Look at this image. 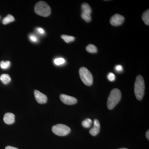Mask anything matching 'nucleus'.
I'll return each instance as SVG.
<instances>
[{"mask_svg": "<svg viewBox=\"0 0 149 149\" xmlns=\"http://www.w3.org/2000/svg\"><path fill=\"white\" fill-rule=\"evenodd\" d=\"M121 98V93L120 90L114 88L111 91L108 98L107 107L108 109H112L120 102Z\"/></svg>", "mask_w": 149, "mask_h": 149, "instance_id": "f257e3e1", "label": "nucleus"}, {"mask_svg": "<svg viewBox=\"0 0 149 149\" xmlns=\"http://www.w3.org/2000/svg\"><path fill=\"white\" fill-rule=\"evenodd\" d=\"M145 82L143 77L139 75L136 77L134 86V93L137 100L140 101L143 97L145 93Z\"/></svg>", "mask_w": 149, "mask_h": 149, "instance_id": "f03ea898", "label": "nucleus"}, {"mask_svg": "<svg viewBox=\"0 0 149 149\" xmlns=\"http://www.w3.org/2000/svg\"><path fill=\"white\" fill-rule=\"evenodd\" d=\"M35 11L38 15L46 17L50 15L51 9L49 6L45 2L40 1L35 5Z\"/></svg>", "mask_w": 149, "mask_h": 149, "instance_id": "7ed1b4c3", "label": "nucleus"}, {"mask_svg": "<svg viewBox=\"0 0 149 149\" xmlns=\"http://www.w3.org/2000/svg\"><path fill=\"white\" fill-rule=\"evenodd\" d=\"M79 72L80 79L85 85L87 86H91L93 84V75L86 68L84 67L80 68Z\"/></svg>", "mask_w": 149, "mask_h": 149, "instance_id": "20e7f679", "label": "nucleus"}, {"mask_svg": "<svg viewBox=\"0 0 149 149\" xmlns=\"http://www.w3.org/2000/svg\"><path fill=\"white\" fill-rule=\"evenodd\" d=\"M52 131L57 136H63L68 135L71 131V129L66 125L58 124L53 126Z\"/></svg>", "mask_w": 149, "mask_h": 149, "instance_id": "39448f33", "label": "nucleus"}, {"mask_svg": "<svg viewBox=\"0 0 149 149\" xmlns=\"http://www.w3.org/2000/svg\"><path fill=\"white\" fill-rule=\"evenodd\" d=\"M81 17L86 22H90L92 19L91 14L92 13V9L91 6L87 3H84L81 6Z\"/></svg>", "mask_w": 149, "mask_h": 149, "instance_id": "423d86ee", "label": "nucleus"}, {"mask_svg": "<svg viewBox=\"0 0 149 149\" xmlns=\"http://www.w3.org/2000/svg\"><path fill=\"white\" fill-rule=\"evenodd\" d=\"M125 20L124 17L120 15L116 14L111 17L110 22L113 26H117L123 24Z\"/></svg>", "mask_w": 149, "mask_h": 149, "instance_id": "0eeeda50", "label": "nucleus"}, {"mask_svg": "<svg viewBox=\"0 0 149 149\" xmlns=\"http://www.w3.org/2000/svg\"><path fill=\"white\" fill-rule=\"evenodd\" d=\"M60 98L63 103L67 105L74 104L77 102V99L74 97L65 94L61 95L60 96Z\"/></svg>", "mask_w": 149, "mask_h": 149, "instance_id": "6e6552de", "label": "nucleus"}, {"mask_svg": "<svg viewBox=\"0 0 149 149\" xmlns=\"http://www.w3.org/2000/svg\"><path fill=\"white\" fill-rule=\"evenodd\" d=\"M34 95L36 101L39 104H43L47 102V97L45 94H43L37 90H35L34 91Z\"/></svg>", "mask_w": 149, "mask_h": 149, "instance_id": "1a4fd4ad", "label": "nucleus"}, {"mask_svg": "<svg viewBox=\"0 0 149 149\" xmlns=\"http://www.w3.org/2000/svg\"><path fill=\"white\" fill-rule=\"evenodd\" d=\"M100 124L97 119L94 120V126L90 130V133L92 136H97L100 133Z\"/></svg>", "mask_w": 149, "mask_h": 149, "instance_id": "9d476101", "label": "nucleus"}, {"mask_svg": "<svg viewBox=\"0 0 149 149\" xmlns=\"http://www.w3.org/2000/svg\"><path fill=\"white\" fill-rule=\"evenodd\" d=\"M15 116L13 113H7L4 115L3 120L6 124L10 125L15 122Z\"/></svg>", "mask_w": 149, "mask_h": 149, "instance_id": "9b49d317", "label": "nucleus"}, {"mask_svg": "<svg viewBox=\"0 0 149 149\" xmlns=\"http://www.w3.org/2000/svg\"><path fill=\"white\" fill-rule=\"evenodd\" d=\"M0 80L4 84L7 85L10 82L11 80L9 74H3L0 76Z\"/></svg>", "mask_w": 149, "mask_h": 149, "instance_id": "f8f14e48", "label": "nucleus"}, {"mask_svg": "<svg viewBox=\"0 0 149 149\" xmlns=\"http://www.w3.org/2000/svg\"><path fill=\"white\" fill-rule=\"evenodd\" d=\"M15 21V18L11 15L9 14L3 18L2 20V23L3 24H7Z\"/></svg>", "mask_w": 149, "mask_h": 149, "instance_id": "ddd939ff", "label": "nucleus"}, {"mask_svg": "<svg viewBox=\"0 0 149 149\" xmlns=\"http://www.w3.org/2000/svg\"><path fill=\"white\" fill-rule=\"evenodd\" d=\"M142 19L145 22V24L147 25H149V10H146L144 12L142 15Z\"/></svg>", "mask_w": 149, "mask_h": 149, "instance_id": "4468645a", "label": "nucleus"}, {"mask_svg": "<svg viewBox=\"0 0 149 149\" xmlns=\"http://www.w3.org/2000/svg\"><path fill=\"white\" fill-rule=\"evenodd\" d=\"M86 51L90 53H96L97 52V47L92 44L88 45L86 47Z\"/></svg>", "mask_w": 149, "mask_h": 149, "instance_id": "2eb2a0df", "label": "nucleus"}, {"mask_svg": "<svg viewBox=\"0 0 149 149\" xmlns=\"http://www.w3.org/2000/svg\"><path fill=\"white\" fill-rule=\"evenodd\" d=\"M61 37L63 40H64L65 42L67 43L73 42L75 40V37L73 36H69V35H61Z\"/></svg>", "mask_w": 149, "mask_h": 149, "instance_id": "dca6fc26", "label": "nucleus"}, {"mask_svg": "<svg viewBox=\"0 0 149 149\" xmlns=\"http://www.w3.org/2000/svg\"><path fill=\"white\" fill-rule=\"evenodd\" d=\"M92 120L90 118H87L82 122V124L83 127L89 128L91 127L92 124Z\"/></svg>", "mask_w": 149, "mask_h": 149, "instance_id": "f3484780", "label": "nucleus"}, {"mask_svg": "<svg viewBox=\"0 0 149 149\" xmlns=\"http://www.w3.org/2000/svg\"><path fill=\"white\" fill-rule=\"evenodd\" d=\"M54 63L56 65H61L64 64L65 62V60L63 58H58L54 60Z\"/></svg>", "mask_w": 149, "mask_h": 149, "instance_id": "a211bd4d", "label": "nucleus"}, {"mask_svg": "<svg viewBox=\"0 0 149 149\" xmlns=\"http://www.w3.org/2000/svg\"><path fill=\"white\" fill-rule=\"evenodd\" d=\"M11 63L10 61H1L0 63V67L3 69H6L10 66Z\"/></svg>", "mask_w": 149, "mask_h": 149, "instance_id": "6ab92c4d", "label": "nucleus"}, {"mask_svg": "<svg viewBox=\"0 0 149 149\" xmlns=\"http://www.w3.org/2000/svg\"><path fill=\"white\" fill-rule=\"evenodd\" d=\"M107 78L110 81L113 82L115 80V75L112 72H110L107 75Z\"/></svg>", "mask_w": 149, "mask_h": 149, "instance_id": "aec40b11", "label": "nucleus"}, {"mask_svg": "<svg viewBox=\"0 0 149 149\" xmlns=\"http://www.w3.org/2000/svg\"><path fill=\"white\" fill-rule=\"evenodd\" d=\"M29 39L31 42H38V39L37 37L35 35H29Z\"/></svg>", "mask_w": 149, "mask_h": 149, "instance_id": "412c9836", "label": "nucleus"}, {"mask_svg": "<svg viewBox=\"0 0 149 149\" xmlns=\"http://www.w3.org/2000/svg\"><path fill=\"white\" fill-rule=\"evenodd\" d=\"M37 33L41 35H44L45 34V31L43 28L41 27H38L37 28Z\"/></svg>", "mask_w": 149, "mask_h": 149, "instance_id": "4be33fe9", "label": "nucleus"}, {"mask_svg": "<svg viewBox=\"0 0 149 149\" xmlns=\"http://www.w3.org/2000/svg\"><path fill=\"white\" fill-rule=\"evenodd\" d=\"M115 69L118 72H121L123 70L122 65H117L115 67Z\"/></svg>", "mask_w": 149, "mask_h": 149, "instance_id": "5701e85b", "label": "nucleus"}, {"mask_svg": "<svg viewBox=\"0 0 149 149\" xmlns=\"http://www.w3.org/2000/svg\"><path fill=\"white\" fill-rule=\"evenodd\" d=\"M5 149H18L17 148H15V147L10 146H8L6 147Z\"/></svg>", "mask_w": 149, "mask_h": 149, "instance_id": "b1692460", "label": "nucleus"}, {"mask_svg": "<svg viewBox=\"0 0 149 149\" xmlns=\"http://www.w3.org/2000/svg\"><path fill=\"white\" fill-rule=\"evenodd\" d=\"M146 137L148 140H149V130H147L146 133Z\"/></svg>", "mask_w": 149, "mask_h": 149, "instance_id": "393cba45", "label": "nucleus"}, {"mask_svg": "<svg viewBox=\"0 0 149 149\" xmlns=\"http://www.w3.org/2000/svg\"><path fill=\"white\" fill-rule=\"evenodd\" d=\"M118 149H128L127 148H119Z\"/></svg>", "mask_w": 149, "mask_h": 149, "instance_id": "a878e982", "label": "nucleus"}]
</instances>
